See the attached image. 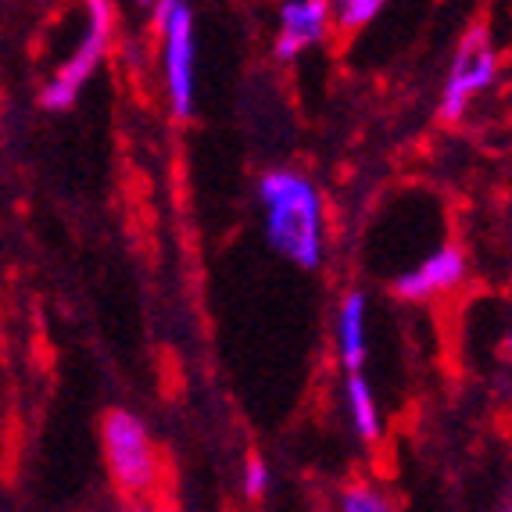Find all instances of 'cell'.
Returning a JSON list of instances; mask_svg holds the SVG:
<instances>
[{
  "mask_svg": "<svg viewBox=\"0 0 512 512\" xmlns=\"http://www.w3.org/2000/svg\"><path fill=\"white\" fill-rule=\"evenodd\" d=\"M344 409H348V423L362 444H376L384 434V416H380V402L362 369L344 373Z\"/></svg>",
  "mask_w": 512,
  "mask_h": 512,
  "instance_id": "9",
  "label": "cell"
},
{
  "mask_svg": "<svg viewBox=\"0 0 512 512\" xmlns=\"http://www.w3.org/2000/svg\"><path fill=\"white\" fill-rule=\"evenodd\" d=\"M151 4L154 0H137V8H147V11H151Z\"/></svg>",
  "mask_w": 512,
  "mask_h": 512,
  "instance_id": "13",
  "label": "cell"
},
{
  "mask_svg": "<svg viewBox=\"0 0 512 512\" xmlns=\"http://www.w3.org/2000/svg\"><path fill=\"white\" fill-rule=\"evenodd\" d=\"M269 484H273V473H269V466H265L262 459H248V466H244V477H240L244 495H248L251 502H258V498L269 495Z\"/></svg>",
  "mask_w": 512,
  "mask_h": 512,
  "instance_id": "12",
  "label": "cell"
},
{
  "mask_svg": "<svg viewBox=\"0 0 512 512\" xmlns=\"http://www.w3.org/2000/svg\"><path fill=\"white\" fill-rule=\"evenodd\" d=\"M341 509L344 512H387L391 502L384 498V491L373 484H351L341 491Z\"/></svg>",
  "mask_w": 512,
  "mask_h": 512,
  "instance_id": "11",
  "label": "cell"
},
{
  "mask_svg": "<svg viewBox=\"0 0 512 512\" xmlns=\"http://www.w3.org/2000/svg\"><path fill=\"white\" fill-rule=\"evenodd\" d=\"M498 51L491 43V33L484 26H473L470 33L462 36L455 47V58L448 65V79H444V94L437 104L444 126H459L470 115L473 101L480 94H487L498 79Z\"/></svg>",
  "mask_w": 512,
  "mask_h": 512,
  "instance_id": "4",
  "label": "cell"
},
{
  "mask_svg": "<svg viewBox=\"0 0 512 512\" xmlns=\"http://www.w3.org/2000/svg\"><path fill=\"white\" fill-rule=\"evenodd\" d=\"M83 8H86V26L76 43V51L47 79V86H43L40 94V104L47 111H65L79 101V94L94 79V72L101 69V61L111 51V40H115V4L111 0H83Z\"/></svg>",
  "mask_w": 512,
  "mask_h": 512,
  "instance_id": "3",
  "label": "cell"
},
{
  "mask_svg": "<svg viewBox=\"0 0 512 512\" xmlns=\"http://www.w3.org/2000/svg\"><path fill=\"white\" fill-rule=\"evenodd\" d=\"M369 301L366 294L351 291L348 298L337 308V355H341L344 373L366 366V351H369Z\"/></svg>",
  "mask_w": 512,
  "mask_h": 512,
  "instance_id": "8",
  "label": "cell"
},
{
  "mask_svg": "<svg viewBox=\"0 0 512 512\" xmlns=\"http://www.w3.org/2000/svg\"><path fill=\"white\" fill-rule=\"evenodd\" d=\"M391 0H330V15L337 33H359L366 29L373 18H380V11Z\"/></svg>",
  "mask_w": 512,
  "mask_h": 512,
  "instance_id": "10",
  "label": "cell"
},
{
  "mask_svg": "<svg viewBox=\"0 0 512 512\" xmlns=\"http://www.w3.org/2000/svg\"><path fill=\"white\" fill-rule=\"evenodd\" d=\"M333 33L330 0H283L276 22L273 54L276 61H294L305 51L326 43Z\"/></svg>",
  "mask_w": 512,
  "mask_h": 512,
  "instance_id": "7",
  "label": "cell"
},
{
  "mask_svg": "<svg viewBox=\"0 0 512 512\" xmlns=\"http://www.w3.org/2000/svg\"><path fill=\"white\" fill-rule=\"evenodd\" d=\"M466 273H470V262H466L462 248L441 244V248L430 251L416 269H405V273L394 276L391 291H394V298L416 301L419 305V301H434V298H441V294L455 291V287L466 280Z\"/></svg>",
  "mask_w": 512,
  "mask_h": 512,
  "instance_id": "6",
  "label": "cell"
},
{
  "mask_svg": "<svg viewBox=\"0 0 512 512\" xmlns=\"http://www.w3.org/2000/svg\"><path fill=\"white\" fill-rule=\"evenodd\" d=\"M265 240L298 269H319L326 258V208L316 183L298 169H269L258 180Z\"/></svg>",
  "mask_w": 512,
  "mask_h": 512,
  "instance_id": "1",
  "label": "cell"
},
{
  "mask_svg": "<svg viewBox=\"0 0 512 512\" xmlns=\"http://www.w3.org/2000/svg\"><path fill=\"white\" fill-rule=\"evenodd\" d=\"M154 33L162 36V76L169 97L172 119L187 122L197 108V40H194V11L190 0L176 4L169 15L154 22Z\"/></svg>",
  "mask_w": 512,
  "mask_h": 512,
  "instance_id": "5",
  "label": "cell"
},
{
  "mask_svg": "<svg viewBox=\"0 0 512 512\" xmlns=\"http://www.w3.org/2000/svg\"><path fill=\"white\" fill-rule=\"evenodd\" d=\"M104 459L115 487L126 502H151L162 477V459L151 441V430L144 419L126 409H115L104 416Z\"/></svg>",
  "mask_w": 512,
  "mask_h": 512,
  "instance_id": "2",
  "label": "cell"
}]
</instances>
